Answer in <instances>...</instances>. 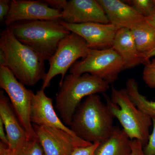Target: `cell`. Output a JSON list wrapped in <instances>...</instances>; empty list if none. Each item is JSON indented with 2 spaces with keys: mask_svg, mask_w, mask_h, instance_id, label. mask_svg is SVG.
Segmentation results:
<instances>
[{
  "mask_svg": "<svg viewBox=\"0 0 155 155\" xmlns=\"http://www.w3.org/2000/svg\"><path fill=\"white\" fill-rule=\"evenodd\" d=\"M130 30L139 51L143 58L155 48V28L145 19Z\"/></svg>",
  "mask_w": 155,
  "mask_h": 155,
  "instance_id": "18",
  "label": "cell"
},
{
  "mask_svg": "<svg viewBox=\"0 0 155 155\" xmlns=\"http://www.w3.org/2000/svg\"><path fill=\"white\" fill-rule=\"evenodd\" d=\"M131 147L130 155H145L143 145L139 140L136 139L131 140Z\"/></svg>",
  "mask_w": 155,
  "mask_h": 155,
  "instance_id": "26",
  "label": "cell"
},
{
  "mask_svg": "<svg viewBox=\"0 0 155 155\" xmlns=\"http://www.w3.org/2000/svg\"><path fill=\"white\" fill-rule=\"evenodd\" d=\"M146 20L155 28V9L154 11L149 17H146Z\"/></svg>",
  "mask_w": 155,
  "mask_h": 155,
  "instance_id": "30",
  "label": "cell"
},
{
  "mask_svg": "<svg viewBox=\"0 0 155 155\" xmlns=\"http://www.w3.org/2000/svg\"><path fill=\"white\" fill-rule=\"evenodd\" d=\"M125 70L122 58L113 48L104 49H90L87 56L78 61L69 69L70 74L80 75L88 73L109 84L117 80L119 73Z\"/></svg>",
  "mask_w": 155,
  "mask_h": 155,
  "instance_id": "6",
  "label": "cell"
},
{
  "mask_svg": "<svg viewBox=\"0 0 155 155\" xmlns=\"http://www.w3.org/2000/svg\"><path fill=\"white\" fill-rule=\"evenodd\" d=\"M61 23L70 32L82 38L90 49L101 50L113 47L115 35L120 28L110 23L88 22L76 24L62 20Z\"/></svg>",
  "mask_w": 155,
  "mask_h": 155,
  "instance_id": "11",
  "label": "cell"
},
{
  "mask_svg": "<svg viewBox=\"0 0 155 155\" xmlns=\"http://www.w3.org/2000/svg\"><path fill=\"white\" fill-rule=\"evenodd\" d=\"M0 49L5 57L6 67L24 85L34 86L45 80L44 59L18 41L8 27L1 32Z\"/></svg>",
  "mask_w": 155,
  "mask_h": 155,
  "instance_id": "1",
  "label": "cell"
},
{
  "mask_svg": "<svg viewBox=\"0 0 155 155\" xmlns=\"http://www.w3.org/2000/svg\"><path fill=\"white\" fill-rule=\"evenodd\" d=\"M10 155H45L41 145L36 138L26 139L13 150Z\"/></svg>",
  "mask_w": 155,
  "mask_h": 155,
  "instance_id": "20",
  "label": "cell"
},
{
  "mask_svg": "<svg viewBox=\"0 0 155 155\" xmlns=\"http://www.w3.org/2000/svg\"><path fill=\"white\" fill-rule=\"evenodd\" d=\"M45 1L50 8L61 12L63 11L67 2L66 0H45Z\"/></svg>",
  "mask_w": 155,
  "mask_h": 155,
  "instance_id": "27",
  "label": "cell"
},
{
  "mask_svg": "<svg viewBox=\"0 0 155 155\" xmlns=\"http://www.w3.org/2000/svg\"><path fill=\"white\" fill-rule=\"evenodd\" d=\"M99 144V143H94L88 146L77 148L71 155H95L96 150Z\"/></svg>",
  "mask_w": 155,
  "mask_h": 155,
  "instance_id": "24",
  "label": "cell"
},
{
  "mask_svg": "<svg viewBox=\"0 0 155 155\" xmlns=\"http://www.w3.org/2000/svg\"><path fill=\"white\" fill-rule=\"evenodd\" d=\"M126 89L130 99L138 109L150 118H155V101H148L140 93L138 84L133 78L127 79Z\"/></svg>",
  "mask_w": 155,
  "mask_h": 155,
  "instance_id": "19",
  "label": "cell"
},
{
  "mask_svg": "<svg viewBox=\"0 0 155 155\" xmlns=\"http://www.w3.org/2000/svg\"><path fill=\"white\" fill-rule=\"evenodd\" d=\"M126 2L145 18L152 14L155 9V0H131Z\"/></svg>",
  "mask_w": 155,
  "mask_h": 155,
  "instance_id": "21",
  "label": "cell"
},
{
  "mask_svg": "<svg viewBox=\"0 0 155 155\" xmlns=\"http://www.w3.org/2000/svg\"><path fill=\"white\" fill-rule=\"evenodd\" d=\"M0 155H10L8 147L2 142H0Z\"/></svg>",
  "mask_w": 155,
  "mask_h": 155,
  "instance_id": "29",
  "label": "cell"
},
{
  "mask_svg": "<svg viewBox=\"0 0 155 155\" xmlns=\"http://www.w3.org/2000/svg\"><path fill=\"white\" fill-rule=\"evenodd\" d=\"M154 57H155V48L151 51H150L149 53H148V54L143 56L144 61H145V64L150 60L151 58Z\"/></svg>",
  "mask_w": 155,
  "mask_h": 155,
  "instance_id": "31",
  "label": "cell"
},
{
  "mask_svg": "<svg viewBox=\"0 0 155 155\" xmlns=\"http://www.w3.org/2000/svg\"><path fill=\"white\" fill-rule=\"evenodd\" d=\"M0 139L1 142L8 146V140L5 126L2 119H0Z\"/></svg>",
  "mask_w": 155,
  "mask_h": 155,
  "instance_id": "28",
  "label": "cell"
},
{
  "mask_svg": "<svg viewBox=\"0 0 155 155\" xmlns=\"http://www.w3.org/2000/svg\"><path fill=\"white\" fill-rule=\"evenodd\" d=\"M144 66L143 72V79L148 86L155 88V57Z\"/></svg>",
  "mask_w": 155,
  "mask_h": 155,
  "instance_id": "22",
  "label": "cell"
},
{
  "mask_svg": "<svg viewBox=\"0 0 155 155\" xmlns=\"http://www.w3.org/2000/svg\"><path fill=\"white\" fill-rule=\"evenodd\" d=\"M32 125L45 155H71L77 148L92 143L60 128Z\"/></svg>",
  "mask_w": 155,
  "mask_h": 155,
  "instance_id": "9",
  "label": "cell"
},
{
  "mask_svg": "<svg viewBox=\"0 0 155 155\" xmlns=\"http://www.w3.org/2000/svg\"><path fill=\"white\" fill-rule=\"evenodd\" d=\"M114 118L97 94L87 97L72 117L70 129L79 138L91 143H102L114 130Z\"/></svg>",
  "mask_w": 155,
  "mask_h": 155,
  "instance_id": "2",
  "label": "cell"
},
{
  "mask_svg": "<svg viewBox=\"0 0 155 155\" xmlns=\"http://www.w3.org/2000/svg\"><path fill=\"white\" fill-rule=\"evenodd\" d=\"M59 85L60 90L56 96L55 107L63 122L68 126L82 99L105 92L110 88L107 82L88 73L80 75L70 73L66 75Z\"/></svg>",
  "mask_w": 155,
  "mask_h": 155,
  "instance_id": "4",
  "label": "cell"
},
{
  "mask_svg": "<svg viewBox=\"0 0 155 155\" xmlns=\"http://www.w3.org/2000/svg\"><path fill=\"white\" fill-rule=\"evenodd\" d=\"M61 21H22L8 27L20 42L36 52L45 61H49L60 42L71 33Z\"/></svg>",
  "mask_w": 155,
  "mask_h": 155,
  "instance_id": "3",
  "label": "cell"
},
{
  "mask_svg": "<svg viewBox=\"0 0 155 155\" xmlns=\"http://www.w3.org/2000/svg\"><path fill=\"white\" fill-rule=\"evenodd\" d=\"M112 48L124 61L125 70L132 69L140 64H145L144 58L139 51L130 29L119 28L115 35Z\"/></svg>",
  "mask_w": 155,
  "mask_h": 155,
  "instance_id": "16",
  "label": "cell"
},
{
  "mask_svg": "<svg viewBox=\"0 0 155 155\" xmlns=\"http://www.w3.org/2000/svg\"><path fill=\"white\" fill-rule=\"evenodd\" d=\"M6 60L4 52L0 49V67H6Z\"/></svg>",
  "mask_w": 155,
  "mask_h": 155,
  "instance_id": "32",
  "label": "cell"
},
{
  "mask_svg": "<svg viewBox=\"0 0 155 155\" xmlns=\"http://www.w3.org/2000/svg\"><path fill=\"white\" fill-rule=\"evenodd\" d=\"M61 11L50 8L45 1L12 0L11 9L5 19L8 26L16 22L35 20H62Z\"/></svg>",
  "mask_w": 155,
  "mask_h": 155,
  "instance_id": "10",
  "label": "cell"
},
{
  "mask_svg": "<svg viewBox=\"0 0 155 155\" xmlns=\"http://www.w3.org/2000/svg\"><path fill=\"white\" fill-rule=\"evenodd\" d=\"M61 13L62 21L71 24L110 23L105 12L97 0L67 1Z\"/></svg>",
  "mask_w": 155,
  "mask_h": 155,
  "instance_id": "12",
  "label": "cell"
},
{
  "mask_svg": "<svg viewBox=\"0 0 155 155\" xmlns=\"http://www.w3.org/2000/svg\"><path fill=\"white\" fill-rule=\"evenodd\" d=\"M0 87L5 91L22 127L29 138H36L30 119L31 103L35 94L17 80L7 67H0Z\"/></svg>",
  "mask_w": 155,
  "mask_h": 155,
  "instance_id": "8",
  "label": "cell"
},
{
  "mask_svg": "<svg viewBox=\"0 0 155 155\" xmlns=\"http://www.w3.org/2000/svg\"><path fill=\"white\" fill-rule=\"evenodd\" d=\"M131 141L123 129L115 126L110 137L100 143L95 155H130Z\"/></svg>",
  "mask_w": 155,
  "mask_h": 155,
  "instance_id": "17",
  "label": "cell"
},
{
  "mask_svg": "<svg viewBox=\"0 0 155 155\" xmlns=\"http://www.w3.org/2000/svg\"><path fill=\"white\" fill-rule=\"evenodd\" d=\"M153 131L150 134L147 143L143 147L145 155H155V118H153Z\"/></svg>",
  "mask_w": 155,
  "mask_h": 155,
  "instance_id": "23",
  "label": "cell"
},
{
  "mask_svg": "<svg viewBox=\"0 0 155 155\" xmlns=\"http://www.w3.org/2000/svg\"><path fill=\"white\" fill-rule=\"evenodd\" d=\"M0 119L5 129L10 150H13L29 137L14 111L9 98L0 92Z\"/></svg>",
  "mask_w": 155,
  "mask_h": 155,
  "instance_id": "15",
  "label": "cell"
},
{
  "mask_svg": "<svg viewBox=\"0 0 155 155\" xmlns=\"http://www.w3.org/2000/svg\"><path fill=\"white\" fill-rule=\"evenodd\" d=\"M104 97L111 114L118 119L128 137L131 140H139L145 146L149 138L150 127L153 125L152 118L135 105L126 88L118 90L112 85L111 98L106 94Z\"/></svg>",
  "mask_w": 155,
  "mask_h": 155,
  "instance_id": "5",
  "label": "cell"
},
{
  "mask_svg": "<svg viewBox=\"0 0 155 155\" xmlns=\"http://www.w3.org/2000/svg\"><path fill=\"white\" fill-rule=\"evenodd\" d=\"M89 50L82 38L71 32L60 42L55 52L49 60V68L41 88L45 90L49 87L52 80L57 75H61V83L68 70L79 58H85Z\"/></svg>",
  "mask_w": 155,
  "mask_h": 155,
  "instance_id": "7",
  "label": "cell"
},
{
  "mask_svg": "<svg viewBox=\"0 0 155 155\" xmlns=\"http://www.w3.org/2000/svg\"><path fill=\"white\" fill-rule=\"evenodd\" d=\"M109 22L119 28L130 29L145 20V17L129 4L120 0H97Z\"/></svg>",
  "mask_w": 155,
  "mask_h": 155,
  "instance_id": "14",
  "label": "cell"
},
{
  "mask_svg": "<svg viewBox=\"0 0 155 155\" xmlns=\"http://www.w3.org/2000/svg\"><path fill=\"white\" fill-rule=\"evenodd\" d=\"M30 119L32 125L60 128L75 135L58 117L53 107L52 99L47 96L41 88L32 99Z\"/></svg>",
  "mask_w": 155,
  "mask_h": 155,
  "instance_id": "13",
  "label": "cell"
},
{
  "mask_svg": "<svg viewBox=\"0 0 155 155\" xmlns=\"http://www.w3.org/2000/svg\"><path fill=\"white\" fill-rule=\"evenodd\" d=\"M11 1L1 0L0 1V21L3 22L8 14L11 9Z\"/></svg>",
  "mask_w": 155,
  "mask_h": 155,
  "instance_id": "25",
  "label": "cell"
}]
</instances>
